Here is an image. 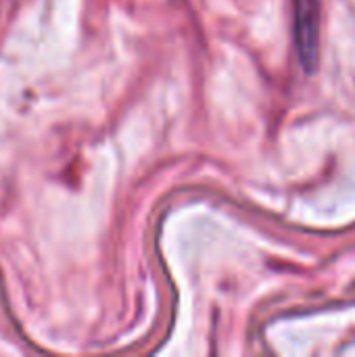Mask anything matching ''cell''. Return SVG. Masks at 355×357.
Segmentation results:
<instances>
[{
  "mask_svg": "<svg viewBox=\"0 0 355 357\" xmlns=\"http://www.w3.org/2000/svg\"><path fill=\"white\" fill-rule=\"evenodd\" d=\"M295 29L301 63L308 71H314L318 61V38H320V13L318 0H295Z\"/></svg>",
  "mask_w": 355,
  "mask_h": 357,
  "instance_id": "cell-1",
  "label": "cell"
}]
</instances>
